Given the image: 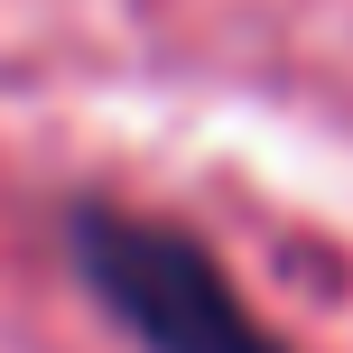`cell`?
I'll return each instance as SVG.
<instances>
[{"label":"cell","mask_w":353,"mask_h":353,"mask_svg":"<svg viewBox=\"0 0 353 353\" xmlns=\"http://www.w3.org/2000/svg\"><path fill=\"white\" fill-rule=\"evenodd\" d=\"M65 251L84 270V288L103 298V316L140 353H288L242 307L223 261L176 223H149V214H121V205H74Z\"/></svg>","instance_id":"cell-1"}]
</instances>
